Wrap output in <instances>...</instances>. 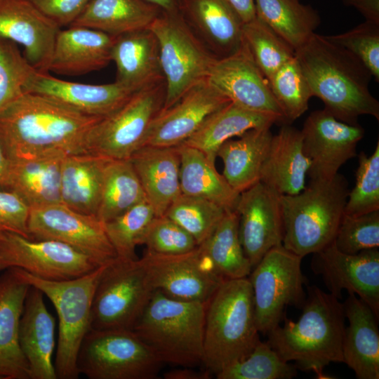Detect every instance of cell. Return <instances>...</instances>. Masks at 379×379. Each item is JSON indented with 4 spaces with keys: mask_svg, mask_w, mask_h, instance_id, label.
<instances>
[{
    "mask_svg": "<svg viewBox=\"0 0 379 379\" xmlns=\"http://www.w3.org/2000/svg\"><path fill=\"white\" fill-rule=\"evenodd\" d=\"M101 118L25 93L0 112V145L10 161L51 150L85 154L88 133Z\"/></svg>",
    "mask_w": 379,
    "mask_h": 379,
    "instance_id": "cell-1",
    "label": "cell"
},
{
    "mask_svg": "<svg viewBox=\"0 0 379 379\" xmlns=\"http://www.w3.org/2000/svg\"><path fill=\"white\" fill-rule=\"evenodd\" d=\"M312 96L337 119L357 124L361 115L379 120V102L371 94L370 71L352 53L315 32L295 51Z\"/></svg>",
    "mask_w": 379,
    "mask_h": 379,
    "instance_id": "cell-2",
    "label": "cell"
},
{
    "mask_svg": "<svg viewBox=\"0 0 379 379\" xmlns=\"http://www.w3.org/2000/svg\"><path fill=\"white\" fill-rule=\"evenodd\" d=\"M302 312L295 322L284 318L267 333L270 346L297 368L327 378L324 368L332 362H343V341L345 328L344 304L316 286L309 289Z\"/></svg>",
    "mask_w": 379,
    "mask_h": 379,
    "instance_id": "cell-3",
    "label": "cell"
},
{
    "mask_svg": "<svg viewBox=\"0 0 379 379\" xmlns=\"http://www.w3.org/2000/svg\"><path fill=\"white\" fill-rule=\"evenodd\" d=\"M259 340L248 277L223 281L206 303L202 364L216 375L246 357Z\"/></svg>",
    "mask_w": 379,
    "mask_h": 379,
    "instance_id": "cell-4",
    "label": "cell"
},
{
    "mask_svg": "<svg viewBox=\"0 0 379 379\" xmlns=\"http://www.w3.org/2000/svg\"><path fill=\"white\" fill-rule=\"evenodd\" d=\"M349 191L346 178L338 173L331 179L310 180L298 194H281L283 246L303 258L332 243Z\"/></svg>",
    "mask_w": 379,
    "mask_h": 379,
    "instance_id": "cell-5",
    "label": "cell"
},
{
    "mask_svg": "<svg viewBox=\"0 0 379 379\" xmlns=\"http://www.w3.org/2000/svg\"><path fill=\"white\" fill-rule=\"evenodd\" d=\"M206 307L154 291L133 331L163 364L192 368L203 361Z\"/></svg>",
    "mask_w": 379,
    "mask_h": 379,
    "instance_id": "cell-6",
    "label": "cell"
},
{
    "mask_svg": "<svg viewBox=\"0 0 379 379\" xmlns=\"http://www.w3.org/2000/svg\"><path fill=\"white\" fill-rule=\"evenodd\" d=\"M105 265L69 280L51 281L19 269L22 277L52 302L58 317V338L54 366L59 379H77L80 345L91 329V310L96 286Z\"/></svg>",
    "mask_w": 379,
    "mask_h": 379,
    "instance_id": "cell-7",
    "label": "cell"
},
{
    "mask_svg": "<svg viewBox=\"0 0 379 379\" xmlns=\"http://www.w3.org/2000/svg\"><path fill=\"white\" fill-rule=\"evenodd\" d=\"M149 28L159 43L166 84L164 109L194 86L208 80L218 58L197 36L180 11H161Z\"/></svg>",
    "mask_w": 379,
    "mask_h": 379,
    "instance_id": "cell-8",
    "label": "cell"
},
{
    "mask_svg": "<svg viewBox=\"0 0 379 379\" xmlns=\"http://www.w3.org/2000/svg\"><path fill=\"white\" fill-rule=\"evenodd\" d=\"M77 364L90 379H154L163 363L133 330L91 329Z\"/></svg>",
    "mask_w": 379,
    "mask_h": 379,
    "instance_id": "cell-9",
    "label": "cell"
},
{
    "mask_svg": "<svg viewBox=\"0 0 379 379\" xmlns=\"http://www.w3.org/2000/svg\"><path fill=\"white\" fill-rule=\"evenodd\" d=\"M153 292L140 259L117 257L105 265L96 286L91 329L133 330Z\"/></svg>",
    "mask_w": 379,
    "mask_h": 379,
    "instance_id": "cell-10",
    "label": "cell"
},
{
    "mask_svg": "<svg viewBox=\"0 0 379 379\" xmlns=\"http://www.w3.org/2000/svg\"><path fill=\"white\" fill-rule=\"evenodd\" d=\"M302 258L281 244L270 249L252 269L248 279L259 333L267 334L278 326L288 306L302 307L306 299Z\"/></svg>",
    "mask_w": 379,
    "mask_h": 379,
    "instance_id": "cell-11",
    "label": "cell"
},
{
    "mask_svg": "<svg viewBox=\"0 0 379 379\" xmlns=\"http://www.w3.org/2000/svg\"><path fill=\"white\" fill-rule=\"evenodd\" d=\"M165 96V81L135 92L120 108L91 128L86 137V152L129 159L142 146L152 120L164 107Z\"/></svg>",
    "mask_w": 379,
    "mask_h": 379,
    "instance_id": "cell-12",
    "label": "cell"
},
{
    "mask_svg": "<svg viewBox=\"0 0 379 379\" xmlns=\"http://www.w3.org/2000/svg\"><path fill=\"white\" fill-rule=\"evenodd\" d=\"M101 265L88 255L64 243L34 239L11 232L0 237V271L19 268L51 281L86 275Z\"/></svg>",
    "mask_w": 379,
    "mask_h": 379,
    "instance_id": "cell-13",
    "label": "cell"
},
{
    "mask_svg": "<svg viewBox=\"0 0 379 379\" xmlns=\"http://www.w3.org/2000/svg\"><path fill=\"white\" fill-rule=\"evenodd\" d=\"M30 239L55 240L88 255L101 265L117 256L104 222L62 204L32 208L27 222Z\"/></svg>",
    "mask_w": 379,
    "mask_h": 379,
    "instance_id": "cell-14",
    "label": "cell"
},
{
    "mask_svg": "<svg viewBox=\"0 0 379 379\" xmlns=\"http://www.w3.org/2000/svg\"><path fill=\"white\" fill-rule=\"evenodd\" d=\"M140 260L153 290L178 300L207 303L225 281L213 271L199 246L178 255L147 251Z\"/></svg>",
    "mask_w": 379,
    "mask_h": 379,
    "instance_id": "cell-15",
    "label": "cell"
},
{
    "mask_svg": "<svg viewBox=\"0 0 379 379\" xmlns=\"http://www.w3.org/2000/svg\"><path fill=\"white\" fill-rule=\"evenodd\" d=\"M300 131L305 154L311 161L310 180L337 175L347 161L357 156V145L365 133L359 124L343 122L325 109L311 112Z\"/></svg>",
    "mask_w": 379,
    "mask_h": 379,
    "instance_id": "cell-16",
    "label": "cell"
},
{
    "mask_svg": "<svg viewBox=\"0 0 379 379\" xmlns=\"http://www.w3.org/2000/svg\"><path fill=\"white\" fill-rule=\"evenodd\" d=\"M313 254L312 269L321 275L331 294L340 300L343 290L353 293L379 317L378 248L347 254L333 241Z\"/></svg>",
    "mask_w": 379,
    "mask_h": 379,
    "instance_id": "cell-17",
    "label": "cell"
},
{
    "mask_svg": "<svg viewBox=\"0 0 379 379\" xmlns=\"http://www.w3.org/2000/svg\"><path fill=\"white\" fill-rule=\"evenodd\" d=\"M280 195L260 181L239 194L235 207L239 236L252 269L270 249L283 243Z\"/></svg>",
    "mask_w": 379,
    "mask_h": 379,
    "instance_id": "cell-18",
    "label": "cell"
},
{
    "mask_svg": "<svg viewBox=\"0 0 379 379\" xmlns=\"http://www.w3.org/2000/svg\"><path fill=\"white\" fill-rule=\"evenodd\" d=\"M208 81L230 102L253 112L275 116L281 124H287L267 79L243 43L233 54L217 60Z\"/></svg>",
    "mask_w": 379,
    "mask_h": 379,
    "instance_id": "cell-19",
    "label": "cell"
},
{
    "mask_svg": "<svg viewBox=\"0 0 379 379\" xmlns=\"http://www.w3.org/2000/svg\"><path fill=\"white\" fill-rule=\"evenodd\" d=\"M230 100L208 80L194 86L152 120L142 146L177 147L193 135L213 112Z\"/></svg>",
    "mask_w": 379,
    "mask_h": 379,
    "instance_id": "cell-20",
    "label": "cell"
},
{
    "mask_svg": "<svg viewBox=\"0 0 379 379\" xmlns=\"http://www.w3.org/2000/svg\"><path fill=\"white\" fill-rule=\"evenodd\" d=\"M60 29L29 0H0V38L20 45L25 58L37 71L48 72Z\"/></svg>",
    "mask_w": 379,
    "mask_h": 379,
    "instance_id": "cell-21",
    "label": "cell"
},
{
    "mask_svg": "<svg viewBox=\"0 0 379 379\" xmlns=\"http://www.w3.org/2000/svg\"><path fill=\"white\" fill-rule=\"evenodd\" d=\"M25 93L45 95L86 114L105 117L120 108L135 92L116 81L105 84H82L36 71Z\"/></svg>",
    "mask_w": 379,
    "mask_h": 379,
    "instance_id": "cell-22",
    "label": "cell"
},
{
    "mask_svg": "<svg viewBox=\"0 0 379 379\" xmlns=\"http://www.w3.org/2000/svg\"><path fill=\"white\" fill-rule=\"evenodd\" d=\"M44 293L30 286L20 319L18 339L30 379H57L53 352L55 319L48 310Z\"/></svg>",
    "mask_w": 379,
    "mask_h": 379,
    "instance_id": "cell-23",
    "label": "cell"
},
{
    "mask_svg": "<svg viewBox=\"0 0 379 379\" xmlns=\"http://www.w3.org/2000/svg\"><path fill=\"white\" fill-rule=\"evenodd\" d=\"M30 287L18 268L0 275V379H30L18 339L24 302Z\"/></svg>",
    "mask_w": 379,
    "mask_h": 379,
    "instance_id": "cell-24",
    "label": "cell"
},
{
    "mask_svg": "<svg viewBox=\"0 0 379 379\" xmlns=\"http://www.w3.org/2000/svg\"><path fill=\"white\" fill-rule=\"evenodd\" d=\"M178 8L194 33L218 58L241 47L244 22L226 0H178Z\"/></svg>",
    "mask_w": 379,
    "mask_h": 379,
    "instance_id": "cell-25",
    "label": "cell"
},
{
    "mask_svg": "<svg viewBox=\"0 0 379 379\" xmlns=\"http://www.w3.org/2000/svg\"><path fill=\"white\" fill-rule=\"evenodd\" d=\"M116 36L80 26L60 29L55 41L48 72L78 76L105 67L112 61Z\"/></svg>",
    "mask_w": 379,
    "mask_h": 379,
    "instance_id": "cell-26",
    "label": "cell"
},
{
    "mask_svg": "<svg viewBox=\"0 0 379 379\" xmlns=\"http://www.w3.org/2000/svg\"><path fill=\"white\" fill-rule=\"evenodd\" d=\"M343 304L349 323L343 341V362L359 379H378V317L353 293H348Z\"/></svg>",
    "mask_w": 379,
    "mask_h": 379,
    "instance_id": "cell-27",
    "label": "cell"
},
{
    "mask_svg": "<svg viewBox=\"0 0 379 379\" xmlns=\"http://www.w3.org/2000/svg\"><path fill=\"white\" fill-rule=\"evenodd\" d=\"M112 61L117 68L115 81L133 92L165 81L159 43L149 28L116 36Z\"/></svg>",
    "mask_w": 379,
    "mask_h": 379,
    "instance_id": "cell-28",
    "label": "cell"
},
{
    "mask_svg": "<svg viewBox=\"0 0 379 379\" xmlns=\"http://www.w3.org/2000/svg\"><path fill=\"white\" fill-rule=\"evenodd\" d=\"M67 154L51 150L10 161L7 189L30 208L62 204L60 175Z\"/></svg>",
    "mask_w": 379,
    "mask_h": 379,
    "instance_id": "cell-29",
    "label": "cell"
},
{
    "mask_svg": "<svg viewBox=\"0 0 379 379\" xmlns=\"http://www.w3.org/2000/svg\"><path fill=\"white\" fill-rule=\"evenodd\" d=\"M156 216L181 194L178 147L143 146L129 159Z\"/></svg>",
    "mask_w": 379,
    "mask_h": 379,
    "instance_id": "cell-30",
    "label": "cell"
},
{
    "mask_svg": "<svg viewBox=\"0 0 379 379\" xmlns=\"http://www.w3.org/2000/svg\"><path fill=\"white\" fill-rule=\"evenodd\" d=\"M310 165L303 149L300 130L284 124L272 136L260 181L280 194H296L305 187Z\"/></svg>",
    "mask_w": 379,
    "mask_h": 379,
    "instance_id": "cell-31",
    "label": "cell"
},
{
    "mask_svg": "<svg viewBox=\"0 0 379 379\" xmlns=\"http://www.w3.org/2000/svg\"><path fill=\"white\" fill-rule=\"evenodd\" d=\"M109 160L90 153L67 154L61 168V203L77 212L96 216Z\"/></svg>",
    "mask_w": 379,
    "mask_h": 379,
    "instance_id": "cell-32",
    "label": "cell"
},
{
    "mask_svg": "<svg viewBox=\"0 0 379 379\" xmlns=\"http://www.w3.org/2000/svg\"><path fill=\"white\" fill-rule=\"evenodd\" d=\"M271 127L248 130L237 139L225 141L217 157L223 163L222 175L238 193L260 180V171L267 157L273 134Z\"/></svg>",
    "mask_w": 379,
    "mask_h": 379,
    "instance_id": "cell-33",
    "label": "cell"
},
{
    "mask_svg": "<svg viewBox=\"0 0 379 379\" xmlns=\"http://www.w3.org/2000/svg\"><path fill=\"white\" fill-rule=\"evenodd\" d=\"M281 123L273 115L253 112L232 102L211 114L182 144L197 149L215 163L220 147L246 131ZM182 145V144H181Z\"/></svg>",
    "mask_w": 379,
    "mask_h": 379,
    "instance_id": "cell-34",
    "label": "cell"
},
{
    "mask_svg": "<svg viewBox=\"0 0 379 379\" xmlns=\"http://www.w3.org/2000/svg\"><path fill=\"white\" fill-rule=\"evenodd\" d=\"M161 12L144 0H90L70 26L85 27L118 36L149 28Z\"/></svg>",
    "mask_w": 379,
    "mask_h": 379,
    "instance_id": "cell-35",
    "label": "cell"
},
{
    "mask_svg": "<svg viewBox=\"0 0 379 379\" xmlns=\"http://www.w3.org/2000/svg\"><path fill=\"white\" fill-rule=\"evenodd\" d=\"M177 147L182 194L207 199L225 210H235L239 193L217 171L215 163L197 149L183 144Z\"/></svg>",
    "mask_w": 379,
    "mask_h": 379,
    "instance_id": "cell-36",
    "label": "cell"
},
{
    "mask_svg": "<svg viewBox=\"0 0 379 379\" xmlns=\"http://www.w3.org/2000/svg\"><path fill=\"white\" fill-rule=\"evenodd\" d=\"M198 246L213 271L224 280L248 277L252 270L240 241L235 210H227L212 234Z\"/></svg>",
    "mask_w": 379,
    "mask_h": 379,
    "instance_id": "cell-37",
    "label": "cell"
},
{
    "mask_svg": "<svg viewBox=\"0 0 379 379\" xmlns=\"http://www.w3.org/2000/svg\"><path fill=\"white\" fill-rule=\"evenodd\" d=\"M255 15L293 49L303 45L314 33L321 20L310 5L299 0H254Z\"/></svg>",
    "mask_w": 379,
    "mask_h": 379,
    "instance_id": "cell-38",
    "label": "cell"
},
{
    "mask_svg": "<svg viewBox=\"0 0 379 379\" xmlns=\"http://www.w3.org/2000/svg\"><path fill=\"white\" fill-rule=\"evenodd\" d=\"M145 200V194L130 159H109L96 217L105 222Z\"/></svg>",
    "mask_w": 379,
    "mask_h": 379,
    "instance_id": "cell-39",
    "label": "cell"
},
{
    "mask_svg": "<svg viewBox=\"0 0 379 379\" xmlns=\"http://www.w3.org/2000/svg\"><path fill=\"white\" fill-rule=\"evenodd\" d=\"M242 43L267 80L295 56L294 49L256 16L244 23Z\"/></svg>",
    "mask_w": 379,
    "mask_h": 379,
    "instance_id": "cell-40",
    "label": "cell"
},
{
    "mask_svg": "<svg viewBox=\"0 0 379 379\" xmlns=\"http://www.w3.org/2000/svg\"><path fill=\"white\" fill-rule=\"evenodd\" d=\"M226 211L207 199L181 193L164 215L187 232L199 246L212 234Z\"/></svg>",
    "mask_w": 379,
    "mask_h": 379,
    "instance_id": "cell-41",
    "label": "cell"
},
{
    "mask_svg": "<svg viewBox=\"0 0 379 379\" xmlns=\"http://www.w3.org/2000/svg\"><path fill=\"white\" fill-rule=\"evenodd\" d=\"M267 81L287 124L307 110L312 95L295 56L283 65Z\"/></svg>",
    "mask_w": 379,
    "mask_h": 379,
    "instance_id": "cell-42",
    "label": "cell"
},
{
    "mask_svg": "<svg viewBox=\"0 0 379 379\" xmlns=\"http://www.w3.org/2000/svg\"><path fill=\"white\" fill-rule=\"evenodd\" d=\"M155 216L151 204L145 200L104 222L107 235L118 258H137L135 248L142 244L145 232Z\"/></svg>",
    "mask_w": 379,
    "mask_h": 379,
    "instance_id": "cell-43",
    "label": "cell"
},
{
    "mask_svg": "<svg viewBox=\"0 0 379 379\" xmlns=\"http://www.w3.org/2000/svg\"><path fill=\"white\" fill-rule=\"evenodd\" d=\"M297 368L281 358L267 342L260 340L244 359L215 375L218 379H291Z\"/></svg>",
    "mask_w": 379,
    "mask_h": 379,
    "instance_id": "cell-44",
    "label": "cell"
},
{
    "mask_svg": "<svg viewBox=\"0 0 379 379\" xmlns=\"http://www.w3.org/2000/svg\"><path fill=\"white\" fill-rule=\"evenodd\" d=\"M36 71L18 44L0 38V112L25 93Z\"/></svg>",
    "mask_w": 379,
    "mask_h": 379,
    "instance_id": "cell-45",
    "label": "cell"
},
{
    "mask_svg": "<svg viewBox=\"0 0 379 379\" xmlns=\"http://www.w3.org/2000/svg\"><path fill=\"white\" fill-rule=\"evenodd\" d=\"M356 183L349 191L344 213L359 215L379 211V142L371 155L358 156Z\"/></svg>",
    "mask_w": 379,
    "mask_h": 379,
    "instance_id": "cell-46",
    "label": "cell"
},
{
    "mask_svg": "<svg viewBox=\"0 0 379 379\" xmlns=\"http://www.w3.org/2000/svg\"><path fill=\"white\" fill-rule=\"evenodd\" d=\"M333 244L340 251L356 254L379 247V211L359 215L343 214Z\"/></svg>",
    "mask_w": 379,
    "mask_h": 379,
    "instance_id": "cell-47",
    "label": "cell"
},
{
    "mask_svg": "<svg viewBox=\"0 0 379 379\" xmlns=\"http://www.w3.org/2000/svg\"><path fill=\"white\" fill-rule=\"evenodd\" d=\"M326 36L355 55L379 81V24L365 20L345 32Z\"/></svg>",
    "mask_w": 379,
    "mask_h": 379,
    "instance_id": "cell-48",
    "label": "cell"
},
{
    "mask_svg": "<svg viewBox=\"0 0 379 379\" xmlns=\"http://www.w3.org/2000/svg\"><path fill=\"white\" fill-rule=\"evenodd\" d=\"M142 244L146 246L147 251L163 255L183 254L198 246L187 232L166 215L153 218Z\"/></svg>",
    "mask_w": 379,
    "mask_h": 379,
    "instance_id": "cell-49",
    "label": "cell"
},
{
    "mask_svg": "<svg viewBox=\"0 0 379 379\" xmlns=\"http://www.w3.org/2000/svg\"><path fill=\"white\" fill-rule=\"evenodd\" d=\"M30 208L14 192L0 190V232H11L30 238L28 218Z\"/></svg>",
    "mask_w": 379,
    "mask_h": 379,
    "instance_id": "cell-50",
    "label": "cell"
},
{
    "mask_svg": "<svg viewBox=\"0 0 379 379\" xmlns=\"http://www.w3.org/2000/svg\"><path fill=\"white\" fill-rule=\"evenodd\" d=\"M60 27H69L80 15L90 0H29Z\"/></svg>",
    "mask_w": 379,
    "mask_h": 379,
    "instance_id": "cell-51",
    "label": "cell"
},
{
    "mask_svg": "<svg viewBox=\"0 0 379 379\" xmlns=\"http://www.w3.org/2000/svg\"><path fill=\"white\" fill-rule=\"evenodd\" d=\"M343 4L355 8L367 21L379 24V0H342Z\"/></svg>",
    "mask_w": 379,
    "mask_h": 379,
    "instance_id": "cell-52",
    "label": "cell"
},
{
    "mask_svg": "<svg viewBox=\"0 0 379 379\" xmlns=\"http://www.w3.org/2000/svg\"><path fill=\"white\" fill-rule=\"evenodd\" d=\"M211 373L206 369L203 371H195L192 367L181 366L172 369L164 374L165 379H208Z\"/></svg>",
    "mask_w": 379,
    "mask_h": 379,
    "instance_id": "cell-53",
    "label": "cell"
},
{
    "mask_svg": "<svg viewBox=\"0 0 379 379\" xmlns=\"http://www.w3.org/2000/svg\"><path fill=\"white\" fill-rule=\"evenodd\" d=\"M237 12L242 21L247 22L255 18L254 0H226Z\"/></svg>",
    "mask_w": 379,
    "mask_h": 379,
    "instance_id": "cell-54",
    "label": "cell"
},
{
    "mask_svg": "<svg viewBox=\"0 0 379 379\" xmlns=\"http://www.w3.org/2000/svg\"><path fill=\"white\" fill-rule=\"evenodd\" d=\"M10 169V161L5 156L0 145V188H6Z\"/></svg>",
    "mask_w": 379,
    "mask_h": 379,
    "instance_id": "cell-55",
    "label": "cell"
},
{
    "mask_svg": "<svg viewBox=\"0 0 379 379\" xmlns=\"http://www.w3.org/2000/svg\"><path fill=\"white\" fill-rule=\"evenodd\" d=\"M167 13L178 12V0H144Z\"/></svg>",
    "mask_w": 379,
    "mask_h": 379,
    "instance_id": "cell-56",
    "label": "cell"
},
{
    "mask_svg": "<svg viewBox=\"0 0 379 379\" xmlns=\"http://www.w3.org/2000/svg\"><path fill=\"white\" fill-rule=\"evenodd\" d=\"M3 232H0V237H1Z\"/></svg>",
    "mask_w": 379,
    "mask_h": 379,
    "instance_id": "cell-57",
    "label": "cell"
}]
</instances>
